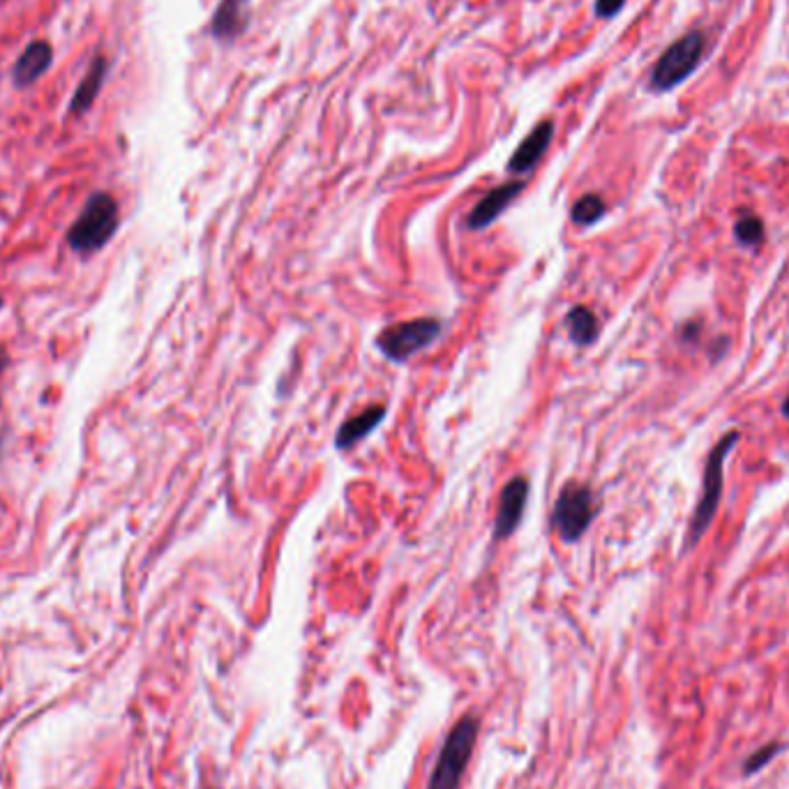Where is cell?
Instances as JSON below:
<instances>
[{
  "label": "cell",
  "mask_w": 789,
  "mask_h": 789,
  "mask_svg": "<svg viewBox=\"0 0 789 789\" xmlns=\"http://www.w3.org/2000/svg\"><path fill=\"white\" fill-rule=\"evenodd\" d=\"M120 227V206L111 192H93L86 199L77 220L67 229L65 243L79 257H93L102 252Z\"/></svg>",
  "instance_id": "1"
},
{
  "label": "cell",
  "mask_w": 789,
  "mask_h": 789,
  "mask_svg": "<svg viewBox=\"0 0 789 789\" xmlns=\"http://www.w3.org/2000/svg\"><path fill=\"white\" fill-rule=\"evenodd\" d=\"M741 432L730 430L725 437H720L716 446L711 448L709 457L704 462V473H702V494L697 499V506L693 510V517H690V529H688V550L700 543L704 538V533L711 529L713 520H716L720 499H723V487H725V462L730 450L739 443Z\"/></svg>",
  "instance_id": "2"
},
{
  "label": "cell",
  "mask_w": 789,
  "mask_h": 789,
  "mask_svg": "<svg viewBox=\"0 0 789 789\" xmlns=\"http://www.w3.org/2000/svg\"><path fill=\"white\" fill-rule=\"evenodd\" d=\"M704 49L706 40L700 30H693V33L683 35L681 40L670 44L663 51V56L658 58V63L653 65L651 88L658 90V93H667V90L683 84L697 70Z\"/></svg>",
  "instance_id": "3"
},
{
  "label": "cell",
  "mask_w": 789,
  "mask_h": 789,
  "mask_svg": "<svg viewBox=\"0 0 789 789\" xmlns=\"http://www.w3.org/2000/svg\"><path fill=\"white\" fill-rule=\"evenodd\" d=\"M476 736H478L476 718L467 716L453 727V732L448 734L446 743H443L437 766H434L430 787L427 789H457V785H460L462 780V773L467 769Z\"/></svg>",
  "instance_id": "4"
},
{
  "label": "cell",
  "mask_w": 789,
  "mask_h": 789,
  "mask_svg": "<svg viewBox=\"0 0 789 789\" xmlns=\"http://www.w3.org/2000/svg\"><path fill=\"white\" fill-rule=\"evenodd\" d=\"M593 515H596L593 492L584 485L570 483L563 487L559 499H556L552 522L566 543H575V540H580L586 529H589Z\"/></svg>",
  "instance_id": "5"
},
{
  "label": "cell",
  "mask_w": 789,
  "mask_h": 789,
  "mask_svg": "<svg viewBox=\"0 0 789 789\" xmlns=\"http://www.w3.org/2000/svg\"><path fill=\"white\" fill-rule=\"evenodd\" d=\"M441 330L443 326L439 319H416L407 323H397V326L383 330L377 344L383 356L402 363V360L411 358L413 353L430 347V344L441 335Z\"/></svg>",
  "instance_id": "6"
},
{
  "label": "cell",
  "mask_w": 789,
  "mask_h": 789,
  "mask_svg": "<svg viewBox=\"0 0 789 789\" xmlns=\"http://www.w3.org/2000/svg\"><path fill=\"white\" fill-rule=\"evenodd\" d=\"M54 63V49L47 40H33L28 47L21 51L17 63L12 67V81L14 86L26 90L35 86L47 70Z\"/></svg>",
  "instance_id": "7"
},
{
  "label": "cell",
  "mask_w": 789,
  "mask_h": 789,
  "mask_svg": "<svg viewBox=\"0 0 789 789\" xmlns=\"http://www.w3.org/2000/svg\"><path fill=\"white\" fill-rule=\"evenodd\" d=\"M526 497H529V480L522 476L513 478L506 487H503L499 510H497V522H494V536L506 538L517 529V526H520Z\"/></svg>",
  "instance_id": "8"
},
{
  "label": "cell",
  "mask_w": 789,
  "mask_h": 789,
  "mask_svg": "<svg viewBox=\"0 0 789 789\" xmlns=\"http://www.w3.org/2000/svg\"><path fill=\"white\" fill-rule=\"evenodd\" d=\"M522 190H524V183H520V180H515V183H506V185L497 187V190L487 192L485 197L478 201L476 208L471 210V215H469V220H467V227L473 229V231L490 227V224L497 220V217L503 213V210H506L510 204H513L517 197H520Z\"/></svg>",
  "instance_id": "9"
},
{
  "label": "cell",
  "mask_w": 789,
  "mask_h": 789,
  "mask_svg": "<svg viewBox=\"0 0 789 789\" xmlns=\"http://www.w3.org/2000/svg\"><path fill=\"white\" fill-rule=\"evenodd\" d=\"M552 137H554L552 120H545V123H538L533 127V132L522 141L520 146H517L513 157H510L508 162L510 174H529V171L540 162V157L545 155Z\"/></svg>",
  "instance_id": "10"
},
{
  "label": "cell",
  "mask_w": 789,
  "mask_h": 789,
  "mask_svg": "<svg viewBox=\"0 0 789 789\" xmlns=\"http://www.w3.org/2000/svg\"><path fill=\"white\" fill-rule=\"evenodd\" d=\"M107 74H109V60L107 56L97 54L93 58V63H90L88 72L84 74V79L79 81L77 90H74L70 100V116L81 118L93 109L97 95H100L104 81H107Z\"/></svg>",
  "instance_id": "11"
},
{
  "label": "cell",
  "mask_w": 789,
  "mask_h": 789,
  "mask_svg": "<svg viewBox=\"0 0 789 789\" xmlns=\"http://www.w3.org/2000/svg\"><path fill=\"white\" fill-rule=\"evenodd\" d=\"M383 416H386V409H383V407H370V409H365L363 413H358V416L349 418L347 423L340 427V432H337V439H335L337 448L347 450V448L353 446V443H358L360 439H365L367 434H370L374 427L381 423Z\"/></svg>",
  "instance_id": "12"
},
{
  "label": "cell",
  "mask_w": 789,
  "mask_h": 789,
  "mask_svg": "<svg viewBox=\"0 0 789 789\" xmlns=\"http://www.w3.org/2000/svg\"><path fill=\"white\" fill-rule=\"evenodd\" d=\"M245 28V0H222L210 30L217 40H234Z\"/></svg>",
  "instance_id": "13"
},
{
  "label": "cell",
  "mask_w": 789,
  "mask_h": 789,
  "mask_svg": "<svg viewBox=\"0 0 789 789\" xmlns=\"http://www.w3.org/2000/svg\"><path fill=\"white\" fill-rule=\"evenodd\" d=\"M566 326L573 342L582 344V347L591 344L598 337V319L589 307H575V310H570L566 317Z\"/></svg>",
  "instance_id": "14"
},
{
  "label": "cell",
  "mask_w": 789,
  "mask_h": 789,
  "mask_svg": "<svg viewBox=\"0 0 789 789\" xmlns=\"http://www.w3.org/2000/svg\"><path fill=\"white\" fill-rule=\"evenodd\" d=\"M734 238L739 240V245L743 247H760L766 238V229L760 215L753 213H743L739 220L734 224Z\"/></svg>",
  "instance_id": "15"
},
{
  "label": "cell",
  "mask_w": 789,
  "mask_h": 789,
  "mask_svg": "<svg viewBox=\"0 0 789 789\" xmlns=\"http://www.w3.org/2000/svg\"><path fill=\"white\" fill-rule=\"evenodd\" d=\"M605 215V201L598 194H586L573 206V222L580 227H591Z\"/></svg>",
  "instance_id": "16"
},
{
  "label": "cell",
  "mask_w": 789,
  "mask_h": 789,
  "mask_svg": "<svg viewBox=\"0 0 789 789\" xmlns=\"http://www.w3.org/2000/svg\"><path fill=\"white\" fill-rule=\"evenodd\" d=\"M626 5V0H598L596 3V14L603 19H612L614 14H619Z\"/></svg>",
  "instance_id": "17"
},
{
  "label": "cell",
  "mask_w": 789,
  "mask_h": 789,
  "mask_svg": "<svg viewBox=\"0 0 789 789\" xmlns=\"http://www.w3.org/2000/svg\"><path fill=\"white\" fill-rule=\"evenodd\" d=\"M700 333H702V323H697V321H686L679 328L681 342H693V340H697V335Z\"/></svg>",
  "instance_id": "18"
},
{
  "label": "cell",
  "mask_w": 789,
  "mask_h": 789,
  "mask_svg": "<svg viewBox=\"0 0 789 789\" xmlns=\"http://www.w3.org/2000/svg\"><path fill=\"white\" fill-rule=\"evenodd\" d=\"M7 365H10V356H7V351L0 347V381H3V374L7 370Z\"/></svg>",
  "instance_id": "19"
},
{
  "label": "cell",
  "mask_w": 789,
  "mask_h": 789,
  "mask_svg": "<svg viewBox=\"0 0 789 789\" xmlns=\"http://www.w3.org/2000/svg\"><path fill=\"white\" fill-rule=\"evenodd\" d=\"M783 416L789 418V395H787V400L783 402Z\"/></svg>",
  "instance_id": "20"
},
{
  "label": "cell",
  "mask_w": 789,
  "mask_h": 789,
  "mask_svg": "<svg viewBox=\"0 0 789 789\" xmlns=\"http://www.w3.org/2000/svg\"><path fill=\"white\" fill-rule=\"evenodd\" d=\"M3 307H5V300H3V298H0V310H3Z\"/></svg>",
  "instance_id": "21"
}]
</instances>
